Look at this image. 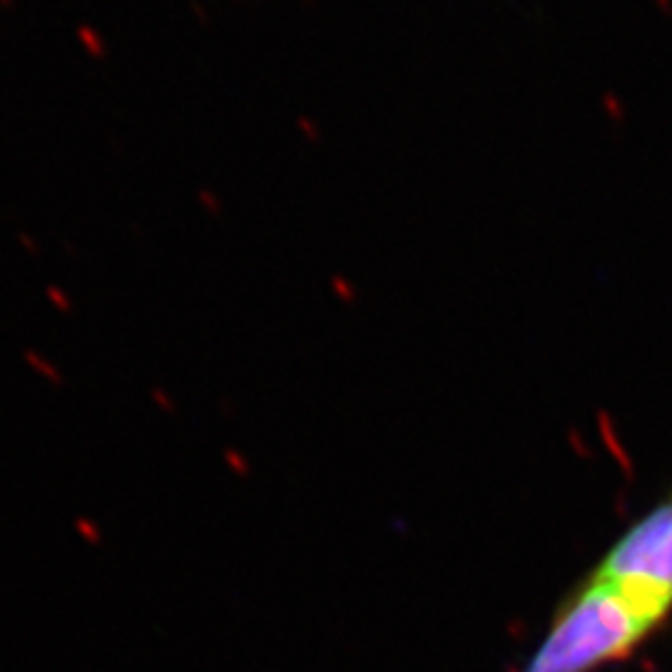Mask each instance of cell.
Wrapping results in <instances>:
<instances>
[{"mask_svg":"<svg viewBox=\"0 0 672 672\" xmlns=\"http://www.w3.org/2000/svg\"><path fill=\"white\" fill-rule=\"evenodd\" d=\"M672 608L590 570L558 603L546 635L518 672H598L642 647Z\"/></svg>","mask_w":672,"mask_h":672,"instance_id":"cell-1","label":"cell"},{"mask_svg":"<svg viewBox=\"0 0 672 672\" xmlns=\"http://www.w3.org/2000/svg\"><path fill=\"white\" fill-rule=\"evenodd\" d=\"M593 570L672 608V486L615 538Z\"/></svg>","mask_w":672,"mask_h":672,"instance_id":"cell-2","label":"cell"}]
</instances>
